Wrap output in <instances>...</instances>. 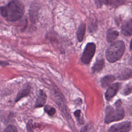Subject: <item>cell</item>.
Masks as SVG:
<instances>
[{
    "mask_svg": "<svg viewBox=\"0 0 132 132\" xmlns=\"http://www.w3.org/2000/svg\"><path fill=\"white\" fill-rule=\"evenodd\" d=\"M2 15L9 22H15L20 20L24 13V5L18 0H13L7 5L0 8Z\"/></svg>",
    "mask_w": 132,
    "mask_h": 132,
    "instance_id": "obj_1",
    "label": "cell"
},
{
    "mask_svg": "<svg viewBox=\"0 0 132 132\" xmlns=\"http://www.w3.org/2000/svg\"><path fill=\"white\" fill-rule=\"evenodd\" d=\"M125 50V44L122 41L112 43L106 51V58L110 62H114L121 58Z\"/></svg>",
    "mask_w": 132,
    "mask_h": 132,
    "instance_id": "obj_2",
    "label": "cell"
},
{
    "mask_svg": "<svg viewBox=\"0 0 132 132\" xmlns=\"http://www.w3.org/2000/svg\"><path fill=\"white\" fill-rule=\"evenodd\" d=\"M105 122L109 123L113 121H119L124 117V111L121 106L120 101H118L116 103V107L107 106L105 110Z\"/></svg>",
    "mask_w": 132,
    "mask_h": 132,
    "instance_id": "obj_3",
    "label": "cell"
},
{
    "mask_svg": "<svg viewBox=\"0 0 132 132\" xmlns=\"http://www.w3.org/2000/svg\"><path fill=\"white\" fill-rule=\"evenodd\" d=\"M95 51V45L94 43H89L86 46V47L82 54L81 60L84 63L90 62L92 58L94 56Z\"/></svg>",
    "mask_w": 132,
    "mask_h": 132,
    "instance_id": "obj_4",
    "label": "cell"
},
{
    "mask_svg": "<svg viewBox=\"0 0 132 132\" xmlns=\"http://www.w3.org/2000/svg\"><path fill=\"white\" fill-rule=\"evenodd\" d=\"M131 124L129 122H123L113 125L109 129V131H128L130 130Z\"/></svg>",
    "mask_w": 132,
    "mask_h": 132,
    "instance_id": "obj_5",
    "label": "cell"
},
{
    "mask_svg": "<svg viewBox=\"0 0 132 132\" xmlns=\"http://www.w3.org/2000/svg\"><path fill=\"white\" fill-rule=\"evenodd\" d=\"M120 86V84L119 83H115L111 85L108 87L105 93V97L107 101L110 100L116 95Z\"/></svg>",
    "mask_w": 132,
    "mask_h": 132,
    "instance_id": "obj_6",
    "label": "cell"
},
{
    "mask_svg": "<svg viewBox=\"0 0 132 132\" xmlns=\"http://www.w3.org/2000/svg\"><path fill=\"white\" fill-rule=\"evenodd\" d=\"M122 33L127 36H129L132 35V19L125 21L121 27Z\"/></svg>",
    "mask_w": 132,
    "mask_h": 132,
    "instance_id": "obj_7",
    "label": "cell"
},
{
    "mask_svg": "<svg viewBox=\"0 0 132 132\" xmlns=\"http://www.w3.org/2000/svg\"><path fill=\"white\" fill-rule=\"evenodd\" d=\"M46 100L47 96L45 93L43 91L40 90L36 102L35 107H41L43 106L46 103Z\"/></svg>",
    "mask_w": 132,
    "mask_h": 132,
    "instance_id": "obj_8",
    "label": "cell"
},
{
    "mask_svg": "<svg viewBox=\"0 0 132 132\" xmlns=\"http://www.w3.org/2000/svg\"><path fill=\"white\" fill-rule=\"evenodd\" d=\"M118 36V31L112 29H109L107 33L106 39L108 42H111L114 41L117 39Z\"/></svg>",
    "mask_w": 132,
    "mask_h": 132,
    "instance_id": "obj_9",
    "label": "cell"
},
{
    "mask_svg": "<svg viewBox=\"0 0 132 132\" xmlns=\"http://www.w3.org/2000/svg\"><path fill=\"white\" fill-rule=\"evenodd\" d=\"M115 80V77L112 75H109L103 77L101 80V85L103 87L105 88L108 86L111 82Z\"/></svg>",
    "mask_w": 132,
    "mask_h": 132,
    "instance_id": "obj_10",
    "label": "cell"
},
{
    "mask_svg": "<svg viewBox=\"0 0 132 132\" xmlns=\"http://www.w3.org/2000/svg\"><path fill=\"white\" fill-rule=\"evenodd\" d=\"M103 4L111 6L118 7L125 3L124 0H101Z\"/></svg>",
    "mask_w": 132,
    "mask_h": 132,
    "instance_id": "obj_11",
    "label": "cell"
},
{
    "mask_svg": "<svg viewBox=\"0 0 132 132\" xmlns=\"http://www.w3.org/2000/svg\"><path fill=\"white\" fill-rule=\"evenodd\" d=\"M30 92V87L27 86L22 89H21L19 92L18 93L17 96L15 98V102L19 101L22 98L27 96Z\"/></svg>",
    "mask_w": 132,
    "mask_h": 132,
    "instance_id": "obj_12",
    "label": "cell"
},
{
    "mask_svg": "<svg viewBox=\"0 0 132 132\" xmlns=\"http://www.w3.org/2000/svg\"><path fill=\"white\" fill-rule=\"evenodd\" d=\"M86 30V25L84 23L81 24L76 32V35L77 39L79 42H81L84 39Z\"/></svg>",
    "mask_w": 132,
    "mask_h": 132,
    "instance_id": "obj_13",
    "label": "cell"
},
{
    "mask_svg": "<svg viewBox=\"0 0 132 132\" xmlns=\"http://www.w3.org/2000/svg\"><path fill=\"white\" fill-rule=\"evenodd\" d=\"M104 65V61L103 59L97 60L92 67L93 72H98L102 70Z\"/></svg>",
    "mask_w": 132,
    "mask_h": 132,
    "instance_id": "obj_14",
    "label": "cell"
},
{
    "mask_svg": "<svg viewBox=\"0 0 132 132\" xmlns=\"http://www.w3.org/2000/svg\"><path fill=\"white\" fill-rule=\"evenodd\" d=\"M44 111L50 116H53L56 113V109L54 107L46 105L44 108Z\"/></svg>",
    "mask_w": 132,
    "mask_h": 132,
    "instance_id": "obj_15",
    "label": "cell"
},
{
    "mask_svg": "<svg viewBox=\"0 0 132 132\" xmlns=\"http://www.w3.org/2000/svg\"><path fill=\"white\" fill-rule=\"evenodd\" d=\"M131 73L132 72L131 70H125L121 73L119 77L121 78V79H127L130 76Z\"/></svg>",
    "mask_w": 132,
    "mask_h": 132,
    "instance_id": "obj_16",
    "label": "cell"
},
{
    "mask_svg": "<svg viewBox=\"0 0 132 132\" xmlns=\"http://www.w3.org/2000/svg\"><path fill=\"white\" fill-rule=\"evenodd\" d=\"M4 131H11V132H15V131H17L18 130H17V128L16 127L14 126V125H9L8 126H7L4 130Z\"/></svg>",
    "mask_w": 132,
    "mask_h": 132,
    "instance_id": "obj_17",
    "label": "cell"
},
{
    "mask_svg": "<svg viewBox=\"0 0 132 132\" xmlns=\"http://www.w3.org/2000/svg\"><path fill=\"white\" fill-rule=\"evenodd\" d=\"M132 92V86L129 85H127L124 89V94L125 95H128Z\"/></svg>",
    "mask_w": 132,
    "mask_h": 132,
    "instance_id": "obj_18",
    "label": "cell"
},
{
    "mask_svg": "<svg viewBox=\"0 0 132 132\" xmlns=\"http://www.w3.org/2000/svg\"><path fill=\"white\" fill-rule=\"evenodd\" d=\"M27 130L28 131H33V124L32 120H30L29 121H28L27 124Z\"/></svg>",
    "mask_w": 132,
    "mask_h": 132,
    "instance_id": "obj_19",
    "label": "cell"
},
{
    "mask_svg": "<svg viewBox=\"0 0 132 132\" xmlns=\"http://www.w3.org/2000/svg\"><path fill=\"white\" fill-rule=\"evenodd\" d=\"M80 113L81 111L80 110H77L74 112V114L76 118L78 119V120H80Z\"/></svg>",
    "mask_w": 132,
    "mask_h": 132,
    "instance_id": "obj_20",
    "label": "cell"
},
{
    "mask_svg": "<svg viewBox=\"0 0 132 132\" xmlns=\"http://www.w3.org/2000/svg\"><path fill=\"white\" fill-rule=\"evenodd\" d=\"M95 3L96 5V7L97 8H100L101 7H102L103 4L101 2V0H95Z\"/></svg>",
    "mask_w": 132,
    "mask_h": 132,
    "instance_id": "obj_21",
    "label": "cell"
},
{
    "mask_svg": "<svg viewBox=\"0 0 132 132\" xmlns=\"http://www.w3.org/2000/svg\"><path fill=\"white\" fill-rule=\"evenodd\" d=\"M9 64V63L6 61H0V65L2 66H6Z\"/></svg>",
    "mask_w": 132,
    "mask_h": 132,
    "instance_id": "obj_22",
    "label": "cell"
},
{
    "mask_svg": "<svg viewBox=\"0 0 132 132\" xmlns=\"http://www.w3.org/2000/svg\"><path fill=\"white\" fill-rule=\"evenodd\" d=\"M130 49L131 50H132V39L131 40V41H130Z\"/></svg>",
    "mask_w": 132,
    "mask_h": 132,
    "instance_id": "obj_23",
    "label": "cell"
},
{
    "mask_svg": "<svg viewBox=\"0 0 132 132\" xmlns=\"http://www.w3.org/2000/svg\"><path fill=\"white\" fill-rule=\"evenodd\" d=\"M129 63L132 65V56L131 57V58H130V59L129 60Z\"/></svg>",
    "mask_w": 132,
    "mask_h": 132,
    "instance_id": "obj_24",
    "label": "cell"
}]
</instances>
